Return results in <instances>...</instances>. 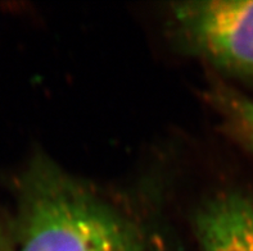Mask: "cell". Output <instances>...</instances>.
<instances>
[{
  "mask_svg": "<svg viewBox=\"0 0 253 251\" xmlns=\"http://www.w3.org/2000/svg\"><path fill=\"white\" fill-rule=\"evenodd\" d=\"M0 251H1V248H0Z\"/></svg>",
  "mask_w": 253,
  "mask_h": 251,
  "instance_id": "cell-5",
  "label": "cell"
},
{
  "mask_svg": "<svg viewBox=\"0 0 253 251\" xmlns=\"http://www.w3.org/2000/svg\"><path fill=\"white\" fill-rule=\"evenodd\" d=\"M212 96L231 132L253 150V99L225 87L216 89Z\"/></svg>",
  "mask_w": 253,
  "mask_h": 251,
  "instance_id": "cell-4",
  "label": "cell"
},
{
  "mask_svg": "<svg viewBox=\"0 0 253 251\" xmlns=\"http://www.w3.org/2000/svg\"><path fill=\"white\" fill-rule=\"evenodd\" d=\"M18 187L16 251H153L128 216L48 158Z\"/></svg>",
  "mask_w": 253,
  "mask_h": 251,
  "instance_id": "cell-1",
  "label": "cell"
},
{
  "mask_svg": "<svg viewBox=\"0 0 253 251\" xmlns=\"http://www.w3.org/2000/svg\"><path fill=\"white\" fill-rule=\"evenodd\" d=\"M196 235L202 251H253V195L209 199L196 214Z\"/></svg>",
  "mask_w": 253,
  "mask_h": 251,
  "instance_id": "cell-3",
  "label": "cell"
},
{
  "mask_svg": "<svg viewBox=\"0 0 253 251\" xmlns=\"http://www.w3.org/2000/svg\"><path fill=\"white\" fill-rule=\"evenodd\" d=\"M171 25L186 50L225 73L253 80V0L175 3Z\"/></svg>",
  "mask_w": 253,
  "mask_h": 251,
  "instance_id": "cell-2",
  "label": "cell"
}]
</instances>
